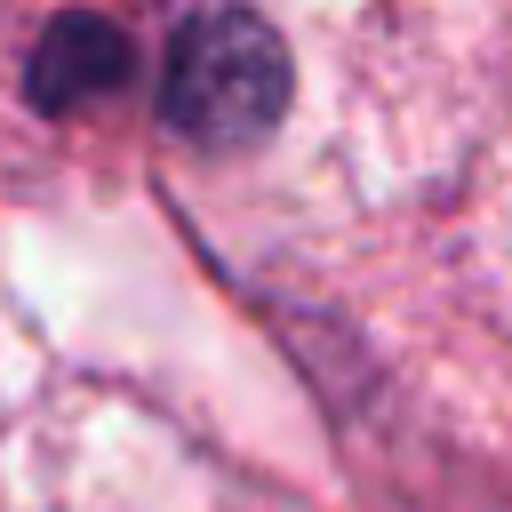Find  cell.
Returning a JSON list of instances; mask_svg holds the SVG:
<instances>
[{
    "instance_id": "6da1fadb",
    "label": "cell",
    "mask_w": 512,
    "mask_h": 512,
    "mask_svg": "<svg viewBox=\"0 0 512 512\" xmlns=\"http://www.w3.org/2000/svg\"><path fill=\"white\" fill-rule=\"evenodd\" d=\"M288 40L256 8H200L168 32L160 64V120L192 152H240L280 128L288 112Z\"/></svg>"
},
{
    "instance_id": "7a4b0ae2",
    "label": "cell",
    "mask_w": 512,
    "mask_h": 512,
    "mask_svg": "<svg viewBox=\"0 0 512 512\" xmlns=\"http://www.w3.org/2000/svg\"><path fill=\"white\" fill-rule=\"evenodd\" d=\"M128 72H136V56H128L120 24H104V16H56L40 32V48H32V64H24V96H32V112L72 120V112L120 96Z\"/></svg>"
}]
</instances>
